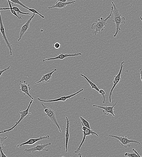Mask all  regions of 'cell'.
Instances as JSON below:
<instances>
[{
    "label": "cell",
    "mask_w": 142,
    "mask_h": 157,
    "mask_svg": "<svg viewBox=\"0 0 142 157\" xmlns=\"http://www.w3.org/2000/svg\"><path fill=\"white\" fill-rule=\"evenodd\" d=\"M113 7H111V11L110 15L105 19L101 17L96 21V23H93L91 27V29L95 30L94 33L96 35L97 33H100L101 31L104 30L107 25V21L111 17L113 12Z\"/></svg>",
    "instance_id": "obj_1"
},
{
    "label": "cell",
    "mask_w": 142,
    "mask_h": 157,
    "mask_svg": "<svg viewBox=\"0 0 142 157\" xmlns=\"http://www.w3.org/2000/svg\"><path fill=\"white\" fill-rule=\"evenodd\" d=\"M112 3L113 7V12L114 14V19L112 21L113 22L115 23L116 26V32L113 36L114 37H116L118 32L121 30L120 28V25L126 24L125 21V18L124 17H121V15L119 13V10L115 6L113 2L112 1Z\"/></svg>",
    "instance_id": "obj_2"
},
{
    "label": "cell",
    "mask_w": 142,
    "mask_h": 157,
    "mask_svg": "<svg viewBox=\"0 0 142 157\" xmlns=\"http://www.w3.org/2000/svg\"><path fill=\"white\" fill-rule=\"evenodd\" d=\"M81 123L82 126V130L83 133V137L81 143L79 146V147L75 151V153H78L79 152L80 150L81 146L84 142H85L87 136H89V135H93L94 134H95L97 136H99V135L97 133L93 132L92 130L84 126L82 121H81Z\"/></svg>",
    "instance_id": "obj_3"
},
{
    "label": "cell",
    "mask_w": 142,
    "mask_h": 157,
    "mask_svg": "<svg viewBox=\"0 0 142 157\" xmlns=\"http://www.w3.org/2000/svg\"><path fill=\"white\" fill-rule=\"evenodd\" d=\"M108 136L118 139L119 141L121 144L125 148L130 147V143H137L141 145L140 142L133 140H129L127 138V136H125L124 135H122L121 137H119L116 136V135H109Z\"/></svg>",
    "instance_id": "obj_4"
},
{
    "label": "cell",
    "mask_w": 142,
    "mask_h": 157,
    "mask_svg": "<svg viewBox=\"0 0 142 157\" xmlns=\"http://www.w3.org/2000/svg\"><path fill=\"white\" fill-rule=\"evenodd\" d=\"M33 102V100H31L27 109L23 111L21 110L19 112V113L21 116V117L19 119V120L18 122H16L15 125L12 128L6 130H5L3 131L4 133L6 132H9L10 131H12V130H13L15 127H16L18 125V124L20 123L21 121H22V120L26 116H27L28 114H31V113L29 112V110L30 107Z\"/></svg>",
    "instance_id": "obj_5"
},
{
    "label": "cell",
    "mask_w": 142,
    "mask_h": 157,
    "mask_svg": "<svg viewBox=\"0 0 142 157\" xmlns=\"http://www.w3.org/2000/svg\"><path fill=\"white\" fill-rule=\"evenodd\" d=\"M0 31H1V33L2 35V37H3L5 42H6L7 47L9 48L10 51V55L12 56L13 55L12 46L11 44V43L9 42L7 39L6 34H5L4 27L2 19L1 14V12H0Z\"/></svg>",
    "instance_id": "obj_6"
},
{
    "label": "cell",
    "mask_w": 142,
    "mask_h": 157,
    "mask_svg": "<svg viewBox=\"0 0 142 157\" xmlns=\"http://www.w3.org/2000/svg\"><path fill=\"white\" fill-rule=\"evenodd\" d=\"M125 62L124 61L122 62L121 63V67L119 73L117 75L114 76V79L113 81V85L111 90H110L109 94V98L110 104H111V96L112 94V92L114 88L117 85H118L120 80H121L120 77L121 75L122 74V71L123 67V64Z\"/></svg>",
    "instance_id": "obj_7"
},
{
    "label": "cell",
    "mask_w": 142,
    "mask_h": 157,
    "mask_svg": "<svg viewBox=\"0 0 142 157\" xmlns=\"http://www.w3.org/2000/svg\"><path fill=\"white\" fill-rule=\"evenodd\" d=\"M51 144V142H49L48 143H46L44 144H42L41 143L40 145H37L35 147L30 148H26L24 150V151H25L26 153H33L35 152L36 151H38L39 152H41V150H44L46 151H49L48 149H45V148L47 146L50 145Z\"/></svg>",
    "instance_id": "obj_8"
},
{
    "label": "cell",
    "mask_w": 142,
    "mask_h": 157,
    "mask_svg": "<svg viewBox=\"0 0 142 157\" xmlns=\"http://www.w3.org/2000/svg\"><path fill=\"white\" fill-rule=\"evenodd\" d=\"M20 83L19 84L21 88L19 90V93H24V95H26L29 96L32 100H33L34 98L30 95L29 93V91L31 89L29 84H28L25 81H24L23 83H22L21 81H20Z\"/></svg>",
    "instance_id": "obj_9"
},
{
    "label": "cell",
    "mask_w": 142,
    "mask_h": 157,
    "mask_svg": "<svg viewBox=\"0 0 142 157\" xmlns=\"http://www.w3.org/2000/svg\"><path fill=\"white\" fill-rule=\"evenodd\" d=\"M83 89H81V90H79L76 93H75L74 94H72L68 96H62L60 97V98L53 100H42L40 98H38L37 99L39 101L42 102H57L59 101H62L63 102H65L67 99H70L71 97H73V96H74L76 95L77 94H78L79 93H80L82 91H83Z\"/></svg>",
    "instance_id": "obj_10"
},
{
    "label": "cell",
    "mask_w": 142,
    "mask_h": 157,
    "mask_svg": "<svg viewBox=\"0 0 142 157\" xmlns=\"http://www.w3.org/2000/svg\"><path fill=\"white\" fill-rule=\"evenodd\" d=\"M35 13H33V15L32 17L29 19L27 22L24 24L22 27L21 28V29L19 33V39L17 40L18 41H19L21 39L24 34L29 28L30 24L31 21L32 20V19L35 17Z\"/></svg>",
    "instance_id": "obj_11"
},
{
    "label": "cell",
    "mask_w": 142,
    "mask_h": 157,
    "mask_svg": "<svg viewBox=\"0 0 142 157\" xmlns=\"http://www.w3.org/2000/svg\"><path fill=\"white\" fill-rule=\"evenodd\" d=\"M82 54L81 53H75V54H63V53H60L59 55L56 57L46 59H43V62L49 60H53L56 59H60L63 60L65 58L68 57L78 56L79 55H82Z\"/></svg>",
    "instance_id": "obj_12"
},
{
    "label": "cell",
    "mask_w": 142,
    "mask_h": 157,
    "mask_svg": "<svg viewBox=\"0 0 142 157\" xmlns=\"http://www.w3.org/2000/svg\"><path fill=\"white\" fill-rule=\"evenodd\" d=\"M50 138V136L48 135H46L43 137H40L39 138L36 139H31L25 142L22 143L21 144H19L17 146V147L20 148H21L23 146L25 145H33L35 144L36 142L39 141L43 139H48Z\"/></svg>",
    "instance_id": "obj_13"
},
{
    "label": "cell",
    "mask_w": 142,
    "mask_h": 157,
    "mask_svg": "<svg viewBox=\"0 0 142 157\" xmlns=\"http://www.w3.org/2000/svg\"><path fill=\"white\" fill-rule=\"evenodd\" d=\"M118 101H117L114 105L112 106H99L96 105H93V107H96L99 108H101L103 109V112L104 114L107 116L109 115V114H111L114 117L115 116V114L114 112V110H115V109H114V107L115 105H116Z\"/></svg>",
    "instance_id": "obj_14"
},
{
    "label": "cell",
    "mask_w": 142,
    "mask_h": 157,
    "mask_svg": "<svg viewBox=\"0 0 142 157\" xmlns=\"http://www.w3.org/2000/svg\"><path fill=\"white\" fill-rule=\"evenodd\" d=\"M45 114L46 116L51 119L52 122L56 124V125L59 128L60 132H61V131L59 124L57 121L56 115L55 111L51 109H50L48 112L46 113Z\"/></svg>",
    "instance_id": "obj_15"
},
{
    "label": "cell",
    "mask_w": 142,
    "mask_h": 157,
    "mask_svg": "<svg viewBox=\"0 0 142 157\" xmlns=\"http://www.w3.org/2000/svg\"><path fill=\"white\" fill-rule=\"evenodd\" d=\"M57 69H55L53 71L48 73L46 74H43L42 75L41 79L37 82L34 83V84H36L41 83H47L50 82L52 78V75L54 73L57 71Z\"/></svg>",
    "instance_id": "obj_16"
},
{
    "label": "cell",
    "mask_w": 142,
    "mask_h": 157,
    "mask_svg": "<svg viewBox=\"0 0 142 157\" xmlns=\"http://www.w3.org/2000/svg\"><path fill=\"white\" fill-rule=\"evenodd\" d=\"M76 1H74L70 2H56V3L53 6L51 7H49V8L51 9V8H57L59 9H61L64 8L67 5L71 4H73L76 3Z\"/></svg>",
    "instance_id": "obj_17"
},
{
    "label": "cell",
    "mask_w": 142,
    "mask_h": 157,
    "mask_svg": "<svg viewBox=\"0 0 142 157\" xmlns=\"http://www.w3.org/2000/svg\"><path fill=\"white\" fill-rule=\"evenodd\" d=\"M67 120V125L66 128L65 129V138H66V143H65V148L66 150L65 152H67L68 150L67 145L69 138V124L70 123V120H68L67 117H66Z\"/></svg>",
    "instance_id": "obj_18"
},
{
    "label": "cell",
    "mask_w": 142,
    "mask_h": 157,
    "mask_svg": "<svg viewBox=\"0 0 142 157\" xmlns=\"http://www.w3.org/2000/svg\"><path fill=\"white\" fill-rule=\"evenodd\" d=\"M8 1L10 7L9 8H0V10H6L7 9H10L11 10V11L12 13L15 15L19 19H23L21 17H19L17 14L16 13L15 11L13 9V7L12 6L11 3V2L9 1V0H7Z\"/></svg>",
    "instance_id": "obj_19"
},
{
    "label": "cell",
    "mask_w": 142,
    "mask_h": 157,
    "mask_svg": "<svg viewBox=\"0 0 142 157\" xmlns=\"http://www.w3.org/2000/svg\"><path fill=\"white\" fill-rule=\"evenodd\" d=\"M81 76L85 78V79L87 81V82L90 84V86H91V87L93 89H94L95 90H96L98 92L99 91V90L98 89L97 86L93 82H92L90 80H89L87 77L85 75H84L81 74Z\"/></svg>",
    "instance_id": "obj_20"
},
{
    "label": "cell",
    "mask_w": 142,
    "mask_h": 157,
    "mask_svg": "<svg viewBox=\"0 0 142 157\" xmlns=\"http://www.w3.org/2000/svg\"><path fill=\"white\" fill-rule=\"evenodd\" d=\"M9 1L11 2V4H19L21 6L26 9H27L28 8L27 7L25 6L22 3L20 2L19 0H9Z\"/></svg>",
    "instance_id": "obj_21"
},
{
    "label": "cell",
    "mask_w": 142,
    "mask_h": 157,
    "mask_svg": "<svg viewBox=\"0 0 142 157\" xmlns=\"http://www.w3.org/2000/svg\"><path fill=\"white\" fill-rule=\"evenodd\" d=\"M81 121L82 122L83 125L87 128L91 129L90 125V123L86 121L85 119H84L82 116L80 117Z\"/></svg>",
    "instance_id": "obj_22"
},
{
    "label": "cell",
    "mask_w": 142,
    "mask_h": 157,
    "mask_svg": "<svg viewBox=\"0 0 142 157\" xmlns=\"http://www.w3.org/2000/svg\"><path fill=\"white\" fill-rule=\"evenodd\" d=\"M13 8L15 12H17L18 14H20L25 15H31V14L29 13H25L21 11L20 9L17 7H13Z\"/></svg>",
    "instance_id": "obj_23"
},
{
    "label": "cell",
    "mask_w": 142,
    "mask_h": 157,
    "mask_svg": "<svg viewBox=\"0 0 142 157\" xmlns=\"http://www.w3.org/2000/svg\"><path fill=\"white\" fill-rule=\"evenodd\" d=\"M124 155L126 156H127L129 157H141L140 155H139L135 153H130L127 152L124 154Z\"/></svg>",
    "instance_id": "obj_24"
},
{
    "label": "cell",
    "mask_w": 142,
    "mask_h": 157,
    "mask_svg": "<svg viewBox=\"0 0 142 157\" xmlns=\"http://www.w3.org/2000/svg\"><path fill=\"white\" fill-rule=\"evenodd\" d=\"M27 9H28L29 10V11L30 12H32L33 13L37 14L39 15L40 16V17H41L43 18H45L44 16L40 14L35 9H30V8H29L28 7L27 8Z\"/></svg>",
    "instance_id": "obj_25"
},
{
    "label": "cell",
    "mask_w": 142,
    "mask_h": 157,
    "mask_svg": "<svg viewBox=\"0 0 142 157\" xmlns=\"http://www.w3.org/2000/svg\"><path fill=\"white\" fill-rule=\"evenodd\" d=\"M99 93L100 94H101L103 97V103H105V100H105V94H106V93H105V92L103 90L101 89L99 90Z\"/></svg>",
    "instance_id": "obj_26"
},
{
    "label": "cell",
    "mask_w": 142,
    "mask_h": 157,
    "mask_svg": "<svg viewBox=\"0 0 142 157\" xmlns=\"http://www.w3.org/2000/svg\"><path fill=\"white\" fill-rule=\"evenodd\" d=\"M10 67L9 66L7 68H5L3 70L0 69V78L2 76V74L4 72L7 71V70L10 69Z\"/></svg>",
    "instance_id": "obj_27"
},
{
    "label": "cell",
    "mask_w": 142,
    "mask_h": 157,
    "mask_svg": "<svg viewBox=\"0 0 142 157\" xmlns=\"http://www.w3.org/2000/svg\"><path fill=\"white\" fill-rule=\"evenodd\" d=\"M52 45L54 46L56 49H58L61 46L60 43L58 42H56L53 45Z\"/></svg>",
    "instance_id": "obj_28"
},
{
    "label": "cell",
    "mask_w": 142,
    "mask_h": 157,
    "mask_svg": "<svg viewBox=\"0 0 142 157\" xmlns=\"http://www.w3.org/2000/svg\"><path fill=\"white\" fill-rule=\"evenodd\" d=\"M3 150L2 148V145H0V152H1V157H8V156L4 154L3 152Z\"/></svg>",
    "instance_id": "obj_29"
},
{
    "label": "cell",
    "mask_w": 142,
    "mask_h": 157,
    "mask_svg": "<svg viewBox=\"0 0 142 157\" xmlns=\"http://www.w3.org/2000/svg\"><path fill=\"white\" fill-rule=\"evenodd\" d=\"M7 138V137H3L0 136V145H2L4 141Z\"/></svg>",
    "instance_id": "obj_30"
},
{
    "label": "cell",
    "mask_w": 142,
    "mask_h": 157,
    "mask_svg": "<svg viewBox=\"0 0 142 157\" xmlns=\"http://www.w3.org/2000/svg\"><path fill=\"white\" fill-rule=\"evenodd\" d=\"M139 70L140 71V74L141 79L142 82V69H141L140 68Z\"/></svg>",
    "instance_id": "obj_31"
},
{
    "label": "cell",
    "mask_w": 142,
    "mask_h": 157,
    "mask_svg": "<svg viewBox=\"0 0 142 157\" xmlns=\"http://www.w3.org/2000/svg\"><path fill=\"white\" fill-rule=\"evenodd\" d=\"M67 0H58L57 2H67Z\"/></svg>",
    "instance_id": "obj_32"
},
{
    "label": "cell",
    "mask_w": 142,
    "mask_h": 157,
    "mask_svg": "<svg viewBox=\"0 0 142 157\" xmlns=\"http://www.w3.org/2000/svg\"><path fill=\"white\" fill-rule=\"evenodd\" d=\"M133 150L134 152L136 154H137V155H140L139 154L137 153V152L136 151V150L134 149H133Z\"/></svg>",
    "instance_id": "obj_33"
},
{
    "label": "cell",
    "mask_w": 142,
    "mask_h": 157,
    "mask_svg": "<svg viewBox=\"0 0 142 157\" xmlns=\"http://www.w3.org/2000/svg\"><path fill=\"white\" fill-rule=\"evenodd\" d=\"M78 156L79 157H82V155L81 153L78 154Z\"/></svg>",
    "instance_id": "obj_34"
},
{
    "label": "cell",
    "mask_w": 142,
    "mask_h": 157,
    "mask_svg": "<svg viewBox=\"0 0 142 157\" xmlns=\"http://www.w3.org/2000/svg\"><path fill=\"white\" fill-rule=\"evenodd\" d=\"M140 18L141 19V21H142V17H141V16H140Z\"/></svg>",
    "instance_id": "obj_35"
},
{
    "label": "cell",
    "mask_w": 142,
    "mask_h": 157,
    "mask_svg": "<svg viewBox=\"0 0 142 157\" xmlns=\"http://www.w3.org/2000/svg\"><path fill=\"white\" fill-rule=\"evenodd\" d=\"M4 133V131H1L0 132V134H2Z\"/></svg>",
    "instance_id": "obj_36"
},
{
    "label": "cell",
    "mask_w": 142,
    "mask_h": 157,
    "mask_svg": "<svg viewBox=\"0 0 142 157\" xmlns=\"http://www.w3.org/2000/svg\"><path fill=\"white\" fill-rule=\"evenodd\" d=\"M0 11H1V10H0Z\"/></svg>",
    "instance_id": "obj_37"
},
{
    "label": "cell",
    "mask_w": 142,
    "mask_h": 157,
    "mask_svg": "<svg viewBox=\"0 0 142 157\" xmlns=\"http://www.w3.org/2000/svg\"></svg>",
    "instance_id": "obj_38"
}]
</instances>
